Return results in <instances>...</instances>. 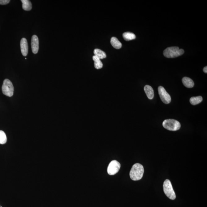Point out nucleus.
Returning <instances> with one entry per match:
<instances>
[{
    "label": "nucleus",
    "instance_id": "obj_7",
    "mask_svg": "<svg viewBox=\"0 0 207 207\" xmlns=\"http://www.w3.org/2000/svg\"><path fill=\"white\" fill-rule=\"evenodd\" d=\"M159 95L162 101L165 104H168L171 101V97L169 94L166 92V90L162 86H160L158 88Z\"/></svg>",
    "mask_w": 207,
    "mask_h": 207
},
{
    "label": "nucleus",
    "instance_id": "obj_16",
    "mask_svg": "<svg viewBox=\"0 0 207 207\" xmlns=\"http://www.w3.org/2000/svg\"><path fill=\"white\" fill-rule=\"evenodd\" d=\"M123 37L125 41H129L135 39L136 36L134 33L130 32H126L123 33Z\"/></svg>",
    "mask_w": 207,
    "mask_h": 207
},
{
    "label": "nucleus",
    "instance_id": "obj_11",
    "mask_svg": "<svg viewBox=\"0 0 207 207\" xmlns=\"http://www.w3.org/2000/svg\"><path fill=\"white\" fill-rule=\"evenodd\" d=\"M182 81L184 85L187 88H192L195 85L192 80L187 77L183 78Z\"/></svg>",
    "mask_w": 207,
    "mask_h": 207
},
{
    "label": "nucleus",
    "instance_id": "obj_5",
    "mask_svg": "<svg viewBox=\"0 0 207 207\" xmlns=\"http://www.w3.org/2000/svg\"><path fill=\"white\" fill-rule=\"evenodd\" d=\"M2 91L5 95L11 97L14 94V88L12 82L7 79L4 80L2 86Z\"/></svg>",
    "mask_w": 207,
    "mask_h": 207
},
{
    "label": "nucleus",
    "instance_id": "obj_1",
    "mask_svg": "<svg viewBox=\"0 0 207 207\" xmlns=\"http://www.w3.org/2000/svg\"><path fill=\"white\" fill-rule=\"evenodd\" d=\"M144 173L143 166L140 163H136L133 165L130 171V178L134 181L139 180L142 179Z\"/></svg>",
    "mask_w": 207,
    "mask_h": 207
},
{
    "label": "nucleus",
    "instance_id": "obj_6",
    "mask_svg": "<svg viewBox=\"0 0 207 207\" xmlns=\"http://www.w3.org/2000/svg\"><path fill=\"white\" fill-rule=\"evenodd\" d=\"M121 168V164L116 160H114L110 163L107 167V173L110 175L116 174Z\"/></svg>",
    "mask_w": 207,
    "mask_h": 207
},
{
    "label": "nucleus",
    "instance_id": "obj_21",
    "mask_svg": "<svg viewBox=\"0 0 207 207\" xmlns=\"http://www.w3.org/2000/svg\"><path fill=\"white\" fill-rule=\"evenodd\" d=\"M0 207H1V206H0Z\"/></svg>",
    "mask_w": 207,
    "mask_h": 207
},
{
    "label": "nucleus",
    "instance_id": "obj_15",
    "mask_svg": "<svg viewBox=\"0 0 207 207\" xmlns=\"http://www.w3.org/2000/svg\"><path fill=\"white\" fill-rule=\"evenodd\" d=\"M93 59L94 61V65L95 68L97 69L102 68L103 67V64L100 59L94 55L93 56Z\"/></svg>",
    "mask_w": 207,
    "mask_h": 207
},
{
    "label": "nucleus",
    "instance_id": "obj_19",
    "mask_svg": "<svg viewBox=\"0 0 207 207\" xmlns=\"http://www.w3.org/2000/svg\"><path fill=\"white\" fill-rule=\"evenodd\" d=\"M10 2V0H0V5H4L9 4Z\"/></svg>",
    "mask_w": 207,
    "mask_h": 207
},
{
    "label": "nucleus",
    "instance_id": "obj_10",
    "mask_svg": "<svg viewBox=\"0 0 207 207\" xmlns=\"http://www.w3.org/2000/svg\"><path fill=\"white\" fill-rule=\"evenodd\" d=\"M144 90L148 98L150 99H153L154 94L153 90L152 87L147 85L144 87Z\"/></svg>",
    "mask_w": 207,
    "mask_h": 207
},
{
    "label": "nucleus",
    "instance_id": "obj_18",
    "mask_svg": "<svg viewBox=\"0 0 207 207\" xmlns=\"http://www.w3.org/2000/svg\"><path fill=\"white\" fill-rule=\"evenodd\" d=\"M6 134L4 131H0V144H4L7 142Z\"/></svg>",
    "mask_w": 207,
    "mask_h": 207
},
{
    "label": "nucleus",
    "instance_id": "obj_2",
    "mask_svg": "<svg viewBox=\"0 0 207 207\" xmlns=\"http://www.w3.org/2000/svg\"><path fill=\"white\" fill-rule=\"evenodd\" d=\"M184 52L183 50L174 46L168 47L165 49L163 52V55L167 58H174L182 55Z\"/></svg>",
    "mask_w": 207,
    "mask_h": 207
},
{
    "label": "nucleus",
    "instance_id": "obj_20",
    "mask_svg": "<svg viewBox=\"0 0 207 207\" xmlns=\"http://www.w3.org/2000/svg\"><path fill=\"white\" fill-rule=\"evenodd\" d=\"M203 71L205 72V73H207V67H205L204 68H203Z\"/></svg>",
    "mask_w": 207,
    "mask_h": 207
},
{
    "label": "nucleus",
    "instance_id": "obj_9",
    "mask_svg": "<svg viewBox=\"0 0 207 207\" xmlns=\"http://www.w3.org/2000/svg\"><path fill=\"white\" fill-rule=\"evenodd\" d=\"M21 51L22 55L26 57L28 53V44L26 38H22L20 41Z\"/></svg>",
    "mask_w": 207,
    "mask_h": 207
},
{
    "label": "nucleus",
    "instance_id": "obj_17",
    "mask_svg": "<svg viewBox=\"0 0 207 207\" xmlns=\"http://www.w3.org/2000/svg\"><path fill=\"white\" fill-rule=\"evenodd\" d=\"M202 101H203V97L201 96L192 97L190 100V103L193 105L200 104Z\"/></svg>",
    "mask_w": 207,
    "mask_h": 207
},
{
    "label": "nucleus",
    "instance_id": "obj_14",
    "mask_svg": "<svg viewBox=\"0 0 207 207\" xmlns=\"http://www.w3.org/2000/svg\"><path fill=\"white\" fill-rule=\"evenodd\" d=\"M94 56H96L99 58L103 59L106 57V54L104 51L101 50L99 49H95L94 51Z\"/></svg>",
    "mask_w": 207,
    "mask_h": 207
},
{
    "label": "nucleus",
    "instance_id": "obj_3",
    "mask_svg": "<svg viewBox=\"0 0 207 207\" xmlns=\"http://www.w3.org/2000/svg\"><path fill=\"white\" fill-rule=\"evenodd\" d=\"M163 188L165 195L168 198L171 200H174L176 199L175 193L170 181L168 179L165 180L163 183Z\"/></svg>",
    "mask_w": 207,
    "mask_h": 207
},
{
    "label": "nucleus",
    "instance_id": "obj_8",
    "mask_svg": "<svg viewBox=\"0 0 207 207\" xmlns=\"http://www.w3.org/2000/svg\"><path fill=\"white\" fill-rule=\"evenodd\" d=\"M32 51L34 54H37L39 50V40L36 35H33L31 39Z\"/></svg>",
    "mask_w": 207,
    "mask_h": 207
},
{
    "label": "nucleus",
    "instance_id": "obj_12",
    "mask_svg": "<svg viewBox=\"0 0 207 207\" xmlns=\"http://www.w3.org/2000/svg\"><path fill=\"white\" fill-rule=\"evenodd\" d=\"M110 43L112 46L115 49H120L122 47V43L119 41L118 38L115 37L111 38L110 40Z\"/></svg>",
    "mask_w": 207,
    "mask_h": 207
},
{
    "label": "nucleus",
    "instance_id": "obj_4",
    "mask_svg": "<svg viewBox=\"0 0 207 207\" xmlns=\"http://www.w3.org/2000/svg\"><path fill=\"white\" fill-rule=\"evenodd\" d=\"M165 129L170 131H176L181 127L180 123L176 120L168 119L165 120L162 123Z\"/></svg>",
    "mask_w": 207,
    "mask_h": 207
},
{
    "label": "nucleus",
    "instance_id": "obj_13",
    "mask_svg": "<svg viewBox=\"0 0 207 207\" xmlns=\"http://www.w3.org/2000/svg\"><path fill=\"white\" fill-rule=\"evenodd\" d=\"M22 3V8L25 11H29L32 9V4L28 0H21Z\"/></svg>",
    "mask_w": 207,
    "mask_h": 207
}]
</instances>
